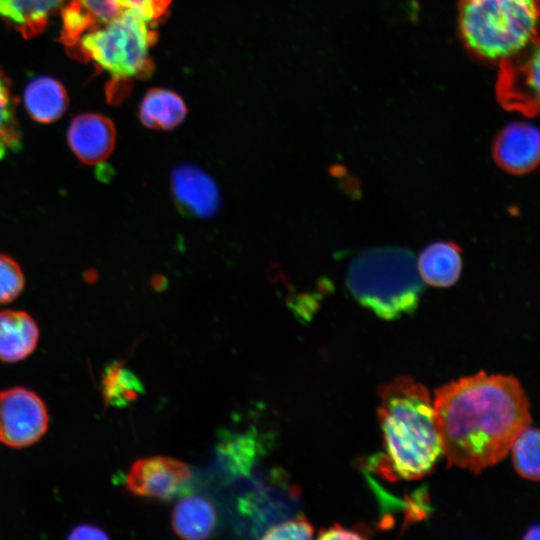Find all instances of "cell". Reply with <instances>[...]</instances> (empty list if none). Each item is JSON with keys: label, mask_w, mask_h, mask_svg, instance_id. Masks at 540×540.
I'll list each match as a JSON object with an SVG mask.
<instances>
[{"label": "cell", "mask_w": 540, "mask_h": 540, "mask_svg": "<svg viewBox=\"0 0 540 540\" xmlns=\"http://www.w3.org/2000/svg\"><path fill=\"white\" fill-rule=\"evenodd\" d=\"M492 152L496 163L506 172L528 173L539 162V131L530 123H511L496 136Z\"/></svg>", "instance_id": "8fae6325"}, {"label": "cell", "mask_w": 540, "mask_h": 540, "mask_svg": "<svg viewBox=\"0 0 540 540\" xmlns=\"http://www.w3.org/2000/svg\"><path fill=\"white\" fill-rule=\"evenodd\" d=\"M67 140L80 161L88 165L100 164L114 150L116 130L113 122L103 115L82 114L71 121Z\"/></svg>", "instance_id": "7c38bea8"}, {"label": "cell", "mask_w": 540, "mask_h": 540, "mask_svg": "<svg viewBox=\"0 0 540 540\" xmlns=\"http://www.w3.org/2000/svg\"><path fill=\"white\" fill-rule=\"evenodd\" d=\"M70 539H107V535L99 528L80 525L69 536Z\"/></svg>", "instance_id": "d4e9b609"}, {"label": "cell", "mask_w": 540, "mask_h": 540, "mask_svg": "<svg viewBox=\"0 0 540 540\" xmlns=\"http://www.w3.org/2000/svg\"><path fill=\"white\" fill-rule=\"evenodd\" d=\"M24 103L35 121L51 123L65 112L68 97L60 82L50 77H39L27 85Z\"/></svg>", "instance_id": "ac0fdd59"}, {"label": "cell", "mask_w": 540, "mask_h": 540, "mask_svg": "<svg viewBox=\"0 0 540 540\" xmlns=\"http://www.w3.org/2000/svg\"><path fill=\"white\" fill-rule=\"evenodd\" d=\"M24 274L10 256L0 253V304L15 300L24 288Z\"/></svg>", "instance_id": "7402d4cb"}, {"label": "cell", "mask_w": 540, "mask_h": 540, "mask_svg": "<svg viewBox=\"0 0 540 540\" xmlns=\"http://www.w3.org/2000/svg\"><path fill=\"white\" fill-rule=\"evenodd\" d=\"M39 329L24 311L0 312V360L14 363L25 359L36 348Z\"/></svg>", "instance_id": "4fadbf2b"}, {"label": "cell", "mask_w": 540, "mask_h": 540, "mask_svg": "<svg viewBox=\"0 0 540 540\" xmlns=\"http://www.w3.org/2000/svg\"><path fill=\"white\" fill-rule=\"evenodd\" d=\"M346 284L362 306L387 320L411 314L424 290L414 255L400 247L358 254L349 264Z\"/></svg>", "instance_id": "277c9868"}, {"label": "cell", "mask_w": 540, "mask_h": 540, "mask_svg": "<svg viewBox=\"0 0 540 540\" xmlns=\"http://www.w3.org/2000/svg\"><path fill=\"white\" fill-rule=\"evenodd\" d=\"M140 379L123 362L109 365L103 375L102 393L106 404L125 406L143 392Z\"/></svg>", "instance_id": "d6986e66"}, {"label": "cell", "mask_w": 540, "mask_h": 540, "mask_svg": "<svg viewBox=\"0 0 540 540\" xmlns=\"http://www.w3.org/2000/svg\"><path fill=\"white\" fill-rule=\"evenodd\" d=\"M314 527L304 515L290 519L271 527L263 535V539H311Z\"/></svg>", "instance_id": "603a6c76"}, {"label": "cell", "mask_w": 540, "mask_h": 540, "mask_svg": "<svg viewBox=\"0 0 540 540\" xmlns=\"http://www.w3.org/2000/svg\"><path fill=\"white\" fill-rule=\"evenodd\" d=\"M167 285H168V281L166 277L162 275H157L152 279V286L156 290H163L166 288Z\"/></svg>", "instance_id": "484cf974"}, {"label": "cell", "mask_w": 540, "mask_h": 540, "mask_svg": "<svg viewBox=\"0 0 540 540\" xmlns=\"http://www.w3.org/2000/svg\"><path fill=\"white\" fill-rule=\"evenodd\" d=\"M46 405L33 391L13 387L0 392V442L23 448L38 442L48 428Z\"/></svg>", "instance_id": "ba28073f"}, {"label": "cell", "mask_w": 540, "mask_h": 540, "mask_svg": "<svg viewBox=\"0 0 540 540\" xmlns=\"http://www.w3.org/2000/svg\"><path fill=\"white\" fill-rule=\"evenodd\" d=\"M68 0H0V19L26 39L43 32Z\"/></svg>", "instance_id": "5bb4252c"}, {"label": "cell", "mask_w": 540, "mask_h": 540, "mask_svg": "<svg viewBox=\"0 0 540 540\" xmlns=\"http://www.w3.org/2000/svg\"><path fill=\"white\" fill-rule=\"evenodd\" d=\"M379 398L386 473L405 480L428 475L443 455L429 391L413 378L400 376L380 387Z\"/></svg>", "instance_id": "7a4b0ae2"}, {"label": "cell", "mask_w": 540, "mask_h": 540, "mask_svg": "<svg viewBox=\"0 0 540 540\" xmlns=\"http://www.w3.org/2000/svg\"><path fill=\"white\" fill-rule=\"evenodd\" d=\"M539 41L500 60L496 83L499 103L528 117L539 110Z\"/></svg>", "instance_id": "52a82bcc"}, {"label": "cell", "mask_w": 540, "mask_h": 540, "mask_svg": "<svg viewBox=\"0 0 540 540\" xmlns=\"http://www.w3.org/2000/svg\"><path fill=\"white\" fill-rule=\"evenodd\" d=\"M191 480L188 465L180 460L153 456L136 460L126 476V488L134 495L169 501L185 492Z\"/></svg>", "instance_id": "9c48e42d"}, {"label": "cell", "mask_w": 540, "mask_h": 540, "mask_svg": "<svg viewBox=\"0 0 540 540\" xmlns=\"http://www.w3.org/2000/svg\"><path fill=\"white\" fill-rule=\"evenodd\" d=\"M435 417L449 465L473 473L502 460L530 425L529 401L510 375L477 374L435 390Z\"/></svg>", "instance_id": "6da1fadb"}, {"label": "cell", "mask_w": 540, "mask_h": 540, "mask_svg": "<svg viewBox=\"0 0 540 540\" xmlns=\"http://www.w3.org/2000/svg\"><path fill=\"white\" fill-rule=\"evenodd\" d=\"M461 267V248L451 241L427 246L420 253L417 264L422 280L436 287L453 285L459 278Z\"/></svg>", "instance_id": "9a60e30c"}, {"label": "cell", "mask_w": 540, "mask_h": 540, "mask_svg": "<svg viewBox=\"0 0 540 540\" xmlns=\"http://www.w3.org/2000/svg\"><path fill=\"white\" fill-rule=\"evenodd\" d=\"M539 0H459V29L481 58L501 60L538 40Z\"/></svg>", "instance_id": "5b68a950"}, {"label": "cell", "mask_w": 540, "mask_h": 540, "mask_svg": "<svg viewBox=\"0 0 540 540\" xmlns=\"http://www.w3.org/2000/svg\"><path fill=\"white\" fill-rule=\"evenodd\" d=\"M186 115L183 99L164 88L149 90L140 104V121L150 129L172 130L184 121Z\"/></svg>", "instance_id": "e0dca14e"}, {"label": "cell", "mask_w": 540, "mask_h": 540, "mask_svg": "<svg viewBox=\"0 0 540 540\" xmlns=\"http://www.w3.org/2000/svg\"><path fill=\"white\" fill-rule=\"evenodd\" d=\"M156 26L143 17L126 14L87 29L67 51L108 74L107 98L116 104L134 79L153 71L150 49L158 38Z\"/></svg>", "instance_id": "3957f363"}, {"label": "cell", "mask_w": 540, "mask_h": 540, "mask_svg": "<svg viewBox=\"0 0 540 540\" xmlns=\"http://www.w3.org/2000/svg\"><path fill=\"white\" fill-rule=\"evenodd\" d=\"M171 189L178 210L187 217L210 218L219 210L217 184L194 165L182 164L174 168Z\"/></svg>", "instance_id": "30bf717a"}, {"label": "cell", "mask_w": 540, "mask_h": 540, "mask_svg": "<svg viewBox=\"0 0 540 540\" xmlns=\"http://www.w3.org/2000/svg\"><path fill=\"white\" fill-rule=\"evenodd\" d=\"M216 523L217 514L213 504L200 496L180 499L172 511V529L183 539L208 538Z\"/></svg>", "instance_id": "2e32d148"}, {"label": "cell", "mask_w": 540, "mask_h": 540, "mask_svg": "<svg viewBox=\"0 0 540 540\" xmlns=\"http://www.w3.org/2000/svg\"><path fill=\"white\" fill-rule=\"evenodd\" d=\"M21 147V132L16 117L11 84L0 66V159Z\"/></svg>", "instance_id": "ffe728a7"}, {"label": "cell", "mask_w": 540, "mask_h": 540, "mask_svg": "<svg viewBox=\"0 0 540 540\" xmlns=\"http://www.w3.org/2000/svg\"><path fill=\"white\" fill-rule=\"evenodd\" d=\"M523 538L524 539H538L539 538V527H538V525L531 526L526 531V535H524Z\"/></svg>", "instance_id": "4316f807"}, {"label": "cell", "mask_w": 540, "mask_h": 540, "mask_svg": "<svg viewBox=\"0 0 540 540\" xmlns=\"http://www.w3.org/2000/svg\"><path fill=\"white\" fill-rule=\"evenodd\" d=\"M512 461L516 472L525 479H539V432L538 429L526 427L513 441L510 447Z\"/></svg>", "instance_id": "44dd1931"}, {"label": "cell", "mask_w": 540, "mask_h": 540, "mask_svg": "<svg viewBox=\"0 0 540 540\" xmlns=\"http://www.w3.org/2000/svg\"><path fill=\"white\" fill-rule=\"evenodd\" d=\"M369 531L365 527L345 528L335 524L319 532V539H364L368 538Z\"/></svg>", "instance_id": "cb8c5ba5"}, {"label": "cell", "mask_w": 540, "mask_h": 540, "mask_svg": "<svg viewBox=\"0 0 540 540\" xmlns=\"http://www.w3.org/2000/svg\"><path fill=\"white\" fill-rule=\"evenodd\" d=\"M172 0H68L61 9L60 41L71 48L87 29L126 14H134L157 25Z\"/></svg>", "instance_id": "8992f818"}]
</instances>
